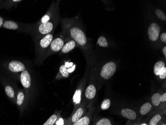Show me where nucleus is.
Returning <instances> with one entry per match:
<instances>
[{
  "instance_id": "obj_18",
  "label": "nucleus",
  "mask_w": 166,
  "mask_h": 125,
  "mask_svg": "<svg viewBox=\"0 0 166 125\" xmlns=\"http://www.w3.org/2000/svg\"><path fill=\"white\" fill-rule=\"evenodd\" d=\"M90 116L89 115H85L81 118L80 119L74 123L72 125H89L90 124Z\"/></svg>"
},
{
  "instance_id": "obj_22",
  "label": "nucleus",
  "mask_w": 166,
  "mask_h": 125,
  "mask_svg": "<svg viewBox=\"0 0 166 125\" xmlns=\"http://www.w3.org/2000/svg\"><path fill=\"white\" fill-rule=\"evenodd\" d=\"M161 95L160 93H156L153 95L151 97V100H152V103L154 106H158L161 104Z\"/></svg>"
},
{
  "instance_id": "obj_4",
  "label": "nucleus",
  "mask_w": 166,
  "mask_h": 125,
  "mask_svg": "<svg viewBox=\"0 0 166 125\" xmlns=\"http://www.w3.org/2000/svg\"><path fill=\"white\" fill-rule=\"evenodd\" d=\"M70 39V38L68 37L64 31H62L61 35L59 37L53 39L50 46L49 47L48 49L42 58V63H43V62H44V61L46 58L50 56L51 55L61 51V50L62 49V48L64 46L65 43L67 41L69 40Z\"/></svg>"
},
{
  "instance_id": "obj_15",
  "label": "nucleus",
  "mask_w": 166,
  "mask_h": 125,
  "mask_svg": "<svg viewBox=\"0 0 166 125\" xmlns=\"http://www.w3.org/2000/svg\"><path fill=\"white\" fill-rule=\"evenodd\" d=\"M69 69L66 65H61L59 69V74L57 76H60V77L67 78L69 76Z\"/></svg>"
},
{
  "instance_id": "obj_28",
  "label": "nucleus",
  "mask_w": 166,
  "mask_h": 125,
  "mask_svg": "<svg viewBox=\"0 0 166 125\" xmlns=\"http://www.w3.org/2000/svg\"><path fill=\"white\" fill-rule=\"evenodd\" d=\"M159 76L161 79H165L166 78V67L164 68L163 69H162V70L160 72Z\"/></svg>"
},
{
  "instance_id": "obj_9",
  "label": "nucleus",
  "mask_w": 166,
  "mask_h": 125,
  "mask_svg": "<svg viewBox=\"0 0 166 125\" xmlns=\"http://www.w3.org/2000/svg\"><path fill=\"white\" fill-rule=\"evenodd\" d=\"M8 70L13 73H19L25 70L26 67L23 63L17 60L12 61L8 65Z\"/></svg>"
},
{
  "instance_id": "obj_7",
  "label": "nucleus",
  "mask_w": 166,
  "mask_h": 125,
  "mask_svg": "<svg viewBox=\"0 0 166 125\" xmlns=\"http://www.w3.org/2000/svg\"><path fill=\"white\" fill-rule=\"evenodd\" d=\"M86 111V108L84 103L81 104L76 109V110H75L70 118L69 120L68 121V125H72L80 119L85 114Z\"/></svg>"
},
{
  "instance_id": "obj_30",
  "label": "nucleus",
  "mask_w": 166,
  "mask_h": 125,
  "mask_svg": "<svg viewBox=\"0 0 166 125\" xmlns=\"http://www.w3.org/2000/svg\"><path fill=\"white\" fill-rule=\"evenodd\" d=\"M160 100H161V102H162V103H163V102H166V93H164L162 95H161V96Z\"/></svg>"
},
{
  "instance_id": "obj_23",
  "label": "nucleus",
  "mask_w": 166,
  "mask_h": 125,
  "mask_svg": "<svg viewBox=\"0 0 166 125\" xmlns=\"http://www.w3.org/2000/svg\"><path fill=\"white\" fill-rule=\"evenodd\" d=\"M98 43L100 47H103V48H106L108 47V41H107L106 38L104 36H101L98 38Z\"/></svg>"
},
{
  "instance_id": "obj_10",
  "label": "nucleus",
  "mask_w": 166,
  "mask_h": 125,
  "mask_svg": "<svg viewBox=\"0 0 166 125\" xmlns=\"http://www.w3.org/2000/svg\"><path fill=\"white\" fill-rule=\"evenodd\" d=\"M20 80L21 84L25 89L30 88L32 85V78L29 72L25 69L21 72L20 75Z\"/></svg>"
},
{
  "instance_id": "obj_31",
  "label": "nucleus",
  "mask_w": 166,
  "mask_h": 125,
  "mask_svg": "<svg viewBox=\"0 0 166 125\" xmlns=\"http://www.w3.org/2000/svg\"><path fill=\"white\" fill-rule=\"evenodd\" d=\"M4 19L2 17L0 16V28H1L2 26H3L4 24Z\"/></svg>"
},
{
  "instance_id": "obj_33",
  "label": "nucleus",
  "mask_w": 166,
  "mask_h": 125,
  "mask_svg": "<svg viewBox=\"0 0 166 125\" xmlns=\"http://www.w3.org/2000/svg\"><path fill=\"white\" fill-rule=\"evenodd\" d=\"M146 125V124H142V125Z\"/></svg>"
},
{
  "instance_id": "obj_17",
  "label": "nucleus",
  "mask_w": 166,
  "mask_h": 125,
  "mask_svg": "<svg viewBox=\"0 0 166 125\" xmlns=\"http://www.w3.org/2000/svg\"><path fill=\"white\" fill-rule=\"evenodd\" d=\"M59 118L60 114L55 113L50 116V118L47 120L46 122L43 125H55Z\"/></svg>"
},
{
  "instance_id": "obj_3",
  "label": "nucleus",
  "mask_w": 166,
  "mask_h": 125,
  "mask_svg": "<svg viewBox=\"0 0 166 125\" xmlns=\"http://www.w3.org/2000/svg\"><path fill=\"white\" fill-rule=\"evenodd\" d=\"M53 34L54 33L47 34L38 41L35 42L36 57L35 62L38 65L42 64V58L54 39Z\"/></svg>"
},
{
  "instance_id": "obj_5",
  "label": "nucleus",
  "mask_w": 166,
  "mask_h": 125,
  "mask_svg": "<svg viewBox=\"0 0 166 125\" xmlns=\"http://www.w3.org/2000/svg\"><path fill=\"white\" fill-rule=\"evenodd\" d=\"M3 27L5 28L8 30H21L22 32L31 33L32 30V24H24L21 26L15 22L13 21H6L4 23Z\"/></svg>"
},
{
  "instance_id": "obj_1",
  "label": "nucleus",
  "mask_w": 166,
  "mask_h": 125,
  "mask_svg": "<svg viewBox=\"0 0 166 125\" xmlns=\"http://www.w3.org/2000/svg\"><path fill=\"white\" fill-rule=\"evenodd\" d=\"M59 4L58 1L53 2L42 18L32 24L31 34L35 42L47 34L54 33L60 19Z\"/></svg>"
},
{
  "instance_id": "obj_27",
  "label": "nucleus",
  "mask_w": 166,
  "mask_h": 125,
  "mask_svg": "<svg viewBox=\"0 0 166 125\" xmlns=\"http://www.w3.org/2000/svg\"><path fill=\"white\" fill-rule=\"evenodd\" d=\"M96 125H112L111 121L106 118H102L96 123Z\"/></svg>"
},
{
  "instance_id": "obj_12",
  "label": "nucleus",
  "mask_w": 166,
  "mask_h": 125,
  "mask_svg": "<svg viewBox=\"0 0 166 125\" xmlns=\"http://www.w3.org/2000/svg\"><path fill=\"white\" fill-rule=\"evenodd\" d=\"M78 46L76 42L74 40L70 39L69 40L67 41L65 43L64 46L63 47L61 51H60V53L62 54H65L69 53L70 51H72L76 47Z\"/></svg>"
},
{
  "instance_id": "obj_21",
  "label": "nucleus",
  "mask_w": 166,
  "mask_h": 125,
  "mask_svg": "<svg viewBox=\"0 0 166 125\" xmlns=\"http://www.w3.org/2000/svg\"><path fill=\"white\" fill-rule=\"evenodd\" d=\"M5 91L6 93L7 96L9 98L13 99L15 98V92L12 86L10 85H7L5 88Z\"/></svg>"
},
{
  "instance_id": "obj_2",
  "label": "nucleus",
  "mask_w": 166,
  "mask_h": 125,
  "mask_svg": "<svg viewBox=\"0 0 166 125\" xmlns=\"http://www.w3.org/2000/svg\"><path fill=\"white\" fill-rule=\"evenodd\" d=\"M60 22L63 31L74 40L78 46L83 49L89 48V42L85 33L76 18H63Z\"/></svg>"
},
{
  "instance_id": "obj_8",
  "label": "nucleus",
  "mask_w": 166,
  "mask_h": 125,
  "mask_svg": "<svg viewBox=\"0 0 166 125\" xmlns=\"http://www.w3.org/2000/svg\"><path fill=\"white\" fill-rule=\"evenodd\" d=\"M160 31L161 27L158 24L155 22L151 23L147 31L150 40L152 42H156L159 37Z\"/></svg>"
},
{
  "instance_id": "obj_24",
  "label": "nucleus",
  "mask_w": 166,
  "mask_h": 125,
  "mask_svg": "<svg viewBox=\"0 0 166 125\" xmlns=\"http://www.w3.org/2000/svg\"><path fill=\"white\" fill-rule=\"evenodd\" d=\"M111 105V101L109 99H105L102 101L101 106L102 110H107L109 109Z\"/></svg>"
},
{
  "instance_id": "obj_16",
  "label": "nucleus",
  "mask_w": 166,
  "mask_h": 125,
  "mask_svg": "<svg viewBox=\"0 0 166 125\" xmlns=\"http://www.w3.org/2000/svg\"><path fill=\"white\" fill-rule=\"evenodd\" d=\"M165 64L162 61H158L155 63L154 67V72L155 75L159 76L160 72L165 67Z\"/></svg>"
},
{
  "instance_id": "obj_6",
  "label": "nucleus",
  "mask_w": 166,
  "mask_h": 125,
  "mask_svg": "<svg viewBox=\"0 0 166 125\" xmlns=\"http://www.w3.org/2000/svg\"><path fill=\"white\" fill-rule=\"evenodd\" d=\"M116 70V64L112 61L105 64L102 66L100 75L105 80H108L113 77Z\"/></svg>"
},
{
  "instance_id": "obj_20",
  "label": "nucleus",
  "mask_w": 166,
  "mask_h": 125,
  "mask_svg": "<svg viewBox=\"0 0 166 125\" xmlns=\"http://www.w3.org/2000/svg\"><path fill=\"white\" fill-rule=\"evenodd\" d=\"M151 109H152V105L151 103H149V102L145 103L143 104L140 108V114L142 115H146L151 111Z\"/></svg>"
},
{
  "instance_id": "obj_13",
  "label": "nucleus",
  "mask_w": 166,
  "mask_h": 125,
  "mask_svg": "<svg viewBox=\"0 0 166 125\" xmlns=\"http://www.w3.org/2000/svg\"><path fill=\"white\" fill-rule=\"evenodd\" d=\"M82 92L83 88L81 87L78 88L75 91L73 98V102L75 106V109L77 108L81 104L82 100Z\"/></svg>"
},
{
  "instance_id": "obj_11",
  "label": "nucleus",
  "mask_w": 166,
  "mask_h": 125,
  "mask_svg": "<svg viewBox=\"0 0 166 125\" xmlns=\"http://www.w3.org/2000/svg\"><path fill=\"white\" fill-rule=\"evenodd\" d=\"M97 94V89L96 86L93 84H90L88 85L85 92V98L86 99V102L91 101L94 99Z\"/></svg>"
},
{
  "instance_id": "obj_32",
  "label": "nucleus",
  "mask_w": 166,
  "mask_h": 125,
  "mask_svg": "<svg viewBox=\"0 0 166 125\" xmlns=\"http://www.w3.org/2000/svg\"><path fill=\"white\" fill-rule=\"evenodd\" d=\"M162 52H163V53L164 55V57L165 58H166V47L165 46L162 49Z\"/></svg>"
},
{
  "instance_id": "obj_34",
  "label": "nucleus",
  "mask_w": 166,
  "mask_h": 125,
  "mask_svg": "<svg viewBox=\"0 0 166 125\" xmlns=\"http://www.w3.org/2000/svg\"><path fill=\"white\" fill-rule=\"evenodd\" d=\"M162 125H166V124H162Z\"/></svg>"
},
{
  "instance_id": "obj_26",
  "label": "nucleus",
  "mask_w": 166,
  "mask_h": 125,
  "mask_svg": "<svg viewBox=\"0 0 166 125\" xmlns=\"http://www.w3.org/2000/svg\"><path fill=\"white\" fill-rule=\"evenodd\" d=\"M155 14L156 15L157 17L162 21H165L166 20V16L164 12L161 9H157L155 10Z\"/></svg>"
},
{
  "instance_id": "obj_29",
  "label": "nucleus",
  "mask_w": 166,
  "mask_h": 125,
  "mask_svg": "<svg viewBox=\"0 0 166 125\" xmlns=\"http://www.w3.org/2000/svg\"><path fill=\"white\" fill-rule=\"evenodd\" d=\"M161 41H162V42L166 43V33L165 32L163 33L160 35Z\"/></svg>"
},
{
  "instance_id": "obj_14",
  "label": "nucleus",
  "mask_w": 166,
  "mask_h": 125,
  "mask_svg": "<svg viewBox=\"0 0 166 125\" xmlns=\"http://www.w3.org/2000/svg\"><path fill=\"white\" fill-rule=\"evenodd\" d=\"M121 114L123 117L131 120H134L137 117V114L135 111L130 109H123L121 111Z\"/></svg>"
},
{
  "instance_id": "obj_19",
  "label": "nucleus",
  "mask_w": 166,
  "mask_h": 125,
  "mask_svg": "<svg viewBox=\"0 0 166 125\" xmlns=\"http://www.w3.org/2000/svg\"><path fill=\"white\" fill-rule=\"evenodd\" d=\"M25 100V93L22 90L19 91L17 96V105L18 106H21L23 105Z\"/></svg>"
},
{
  "instance_id": "obj_25",
  "label": "nucleus",
  "mask_w": 166,
  "mask_h": 125,
  "mask_svg": "<svg viewBox=\"0 0 166 125\" xmlns=\"http://www.w3.org/2000/svg\"><path fill=\"white\" fill-rule=\"evenodd\" d=\"M161 119H162V117L161 115L157 114L154 116L150 121L149 125H156L159 122Z\"/></svg>"
}]
</instances>
